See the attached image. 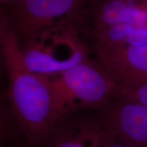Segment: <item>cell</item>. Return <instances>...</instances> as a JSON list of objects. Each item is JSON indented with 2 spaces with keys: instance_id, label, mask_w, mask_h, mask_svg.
Masks as SVG:
<instances>
[{
  "instance_id": "cell-1",
  "label": "cell",
  "mask_w": 147,
  "mask_h": 147,
  "mask_svg": "<svg viewBox=\"0 0 147 147\" xmlns=\"http://www.w3.org/2000/svg\"><path fill=\"white\" fill-rule=\"evenodd\" d=\"M76 32L74 27L51 29L31 37L20 47L16 34L4 29L1 36L7 70L56 76L87 60V49Z\"/></svg>"
},
{
  "instance_id": "cell-2",
  "label": "cell",
  "mask_w": 147,
  "mask_h": 147,
  "mask_svg": "<svg viewBox=\"0 0 147 147\" xmlns=\"http://www.w3.org/2000/svg\"><path fill=\"white\" fill-rule=\"evenodd\" d=\"M8 104L29 147H44L58 123L53 79L21 69L8 70Z\"/></svg>"
},
{
  "instance_id": "cell-3",
  "label": "cell",
  "mask_w": 147,
  "mask_h": 147,
  "mask_svg": "<svg viewBox=\"0 0 147 147\" xmlns=\"http://www.w3.org/2000/svg\"><path fill=\"white\" fill-rule=\"evenodd\" d=\"M52 79L58 122L80 109L100 110L114 98L117 89L104 66L89 59Z\"/></svg>"
},
{
  "instance_id": "cell-4",
  "label": "cell",
  "mask_w": 147,
  "mask_h": 147,
  "mask_svg": "<svg viewBox=\"0 0 147 147\" xmlns=\"http://www.w3.org/2000/svg\"><path fill=\"white\" fill-rule=\"evenodd\" d=\"M9 27L25 40L59 27H74L82 13V0H21L12 3Z\"/></svg>"
},
{
  "instance_id": "cell-5",
  "label": "cell",
  "mask_w": 147,
  "mask_h": 147,
  "mask_svg": "<svg viewBox=\"0 0 147 147\" xmlns=\"http://www.w3.org/2000/svg\"><path fill=\"white\" fill-rule=\"evenodd\" d=\"M99 124L129 147H147V106L113 98L95 112Z\"/></svg>"
},
{
  "instance_id": "cell-6",
  "label": "cell",
  "mask_w": 147,
  "mask_h": 147,
  "mask_svg": "<svg viewBox=\"0 0 147 147\" xmlns=\"http://www.w3.org/2000/svg\"><path fill=\"white\" fill-rule=\"evenodd\" d=\"M115 137L99 124L94 116L63 117L44 147H104Z\"/></svg>"
},
{
  "instance_id": "cell-7",
  "label": "cell",
  "mask_w": 147,
  "mask_h": 147,
  "mask_svg": "<svg viewBox=\"0 0 147 147\" xmlns=\"http://www.w3.org/2000/svg\"><path fill=\"white\" fill-rule=\"evenodd\" d=\"M98 56L117 86L147 81V45L98 53Z\"/></svg>"
},
{
  "instance_id": "cell-8",
  "label": "cell",
  "mask_w": 147,
  "mask_h": 147,
  "mask_svg": "<svg viewBox=\"0 0 147 147\" xmlns=\"http://www.w3.org/2000/svg\"><path fill=\"white\" fill-rule=\"evenodd\" d=\"M88 14L94 34L121 24L147 23V5L142 0H92Z\"/></svg>"
},
{
  "instance_id": "cell-9",
  "label": "cell",
  "mask_w": 147,
  "mask_h": 147,
  "mask_svg": "<svg viewBox=\"0 0 147 147\" xmlns=\"http://www.w3.org/2000/svg\"><path fill=\"white\" fill-rule=\"evenodd\" d=\"M97 53L147 45V23L121 24L93 34Z\"/></svg>"
},
{
  "instance_id": "cell-10",
  "label": "cell",
  "mask_w": 147,
  "mask_h": 147,
  "mask_svg": "<svg viewBox=\"0 0 147 147\" xmlns=\"http://www.w3.org/2000/svg\"><path fill=\"white\" fill-rule=\"evenodd\" d=\"M114 98L147 106V81L117 86Z\"/></svg>"
},
{
  "instance_id": "cell-11",
  "label": "cell",
  "mask_w": 147,
  "mask_h": 147,
  "mask_svg": "<svg viewBox=\"0 0 147 147\" xmlns=\"http://www.w3.org/2000/svg\"><path fill=\"white\" fill-rule=\"evenodd\" d=\"M104 147H129L126 144H125L123 142L119 140L117 138L112 140L108 144H106Z\"/></svg>"
},
{
  "instance_id": "cell-12",
  "label": "cell",
  "mask_w": 147,
  "mask_h": 147,
  "mask_svg": "<svg viewBox=\"0 0 147 147\" xmlns=\"http://www.w3.org/2000/svg\"><path fill=\"white\" fill-rule=\"evenodd\" d=\"M1 147H29L27 144H19L10 143V144H1Z\"/></svg>"
},
{
  "instance_id": "cell-13",
  "label": "cell",
  "mask_w": 147,
  "mask_h": 147,
  "mask_svg": "<svg viewBox=\"0 0 147 147\" xmlns=\"http://www.w3.org/2000/svg\"><path fill=\"white\" fill-rule=\"evenodd\" d=\"M21 0H1V3H14Z\"/></svg>"
},
{
  "instance_id": "cell-14",
  "label": "cell",
  "mask_w": 147,
  "mask_h": 147,
  "mask_svg": "<svg viewBox=\"0 0 147 147\" xmlns=\"http://www.w3.org/2000/svg\"><path fill=\"white\" fill-rule=\"evenodd\" d=\"M142 1H144V2L145 3H146V4L147 5V0H142Z\"/></svg>"
}]
</instances>
